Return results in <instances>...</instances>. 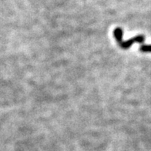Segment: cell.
<instances>
[{
    "mask_svg": "<svg viewBox=\"0 0 151 151\" xmlns=\"http://www.w3.org/2000/svg\"><path fill=\"white\" fill-rule=\"evenodd\" d=\"M113 36L115 37V39L117 41V43L119 44V46L121 48L127 50L128 48L133 45V43H143L144 40H145V37L143 35H139V36H135V37L132 38L130 40L124 41L123 40V32L122 29L120 28H116L113 31Z\"/></svg>",
    "mask_w": 151,
    "mask_h": 151,
    "instance_id": "1",
    "label": "cell"
},
{
    "mask_svg": "<svg viewBox=\"0 0 151 151\" xmlns=\"http://www.w3.org/2000/svg\"><path fill=\"white\" fill-rule=\"evenodd\" d=\"M139 50L143 52H151V45H143L139 47Z\"/></svg>",
    "mask_w": 151,
    "mask_h": 151,
    "instance_id": "2",
    "label": "cell"
}]
</instances>
